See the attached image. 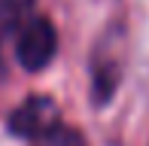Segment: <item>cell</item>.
I'll return each instance as SVG.
<instances>
[{
	"label": "cell",
	"instance_id": "6da1fadb",
	"mask_svg": "<svg viewBox=\"0 0 149 146\" xmlns=\"http://www.w3.org/2000/svg\"><path fill=\"white\" fill-rule=\"evenodd\" d=\"M58 52V31L46 15H31L15 40V58L28 73H40L52 64Z\"/></svg>",
	"mask_w": 149,
	"mask_h": 146
},
{
	"label": "cell",
	"instance_id": "277c9868",
	"mask_svg": "<svg viewBox=\"0 0 149 146\" xmlns=\"http://www.w3.org/2000/svg\"><path fill=\"white\" fill-rule=\"evenodd\" d=\"M31 146H85V137L79 134L76 128L64 122H55L52 128H46L43 134H37L33 140H28Z\"/></svg>",
	"mask_w": 149,
	"mask_h": 146
},
{
	"label": "cell",
	"instance_id": "3957f363",
	"mask_svg": "<svg viewBox=\"0 0 149 146\" xmlns=\"http://www.w3.org/2000/svg\"><path fill=\"white\" fill-rule=\"evenodd\" d=\"M37 0H0V40L22 31V24L31 18Z\"/></svg>",
	"mask_w": 149,
	"mask_h": 146
},
{
	"label": "cell",
	"instance_id": "7a4b0ae2",
	"mask_svg": "<svg viewBox=\"0 0 149 146\" xmlns=\"http://www.w3.org/2000/svg\"><path fill=\"white\" fill-rule=\"evenodd\" d=\"M55 122H61V110L52 97L46 95H31L22 107L12 110L9 116V131L15 137H24V140H33L37 134H43L46 128H52Z\"/></svg>",
	"mask_w": 149,
	"mask_h": 146
}]
</instances>
